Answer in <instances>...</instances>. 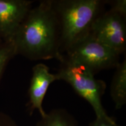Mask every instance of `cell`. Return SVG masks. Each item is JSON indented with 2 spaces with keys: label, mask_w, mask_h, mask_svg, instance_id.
I'll use <instances>...</instances> for the list:
<instances>
[{
  "label": "cell",
  "mask_w": 126,
  "mask_h": 126,
  "mask_svg": "<svg viewBox=\"0 0 126 126\" xmlns=\"http://www.w3.org/2000/svg\"><path fill=\"white\" fill-rule=\"evenodd\" d=\"M12 42L16 55L31 60L61 61L60 26L53 1H41L30 9Z\"/></svg>",
  "instance_id": "6da1fadb"
},
{
  "label": "cell",
  "mask_w": 126,
  "mask_h": 126,
  "mask_svg": "<svg viewBox=\"0 0 126 126\" xmlns=\"http://www.w3.org/2000/svg\"><path fill=\"white\" fill-rule=\"evenodd\" d=\"M106 3L100 0L53 1L60 26L62 56L72 46L90 34L92 25Z\"/></svg>",
  "instance_id": "7a4b0ae2"
},
{
  "label": "cell",
  "mask_w": 126,
  "mask_h": 126,
  "mask_svg": "<svg viewBox=\"0 0 126 126\" xmlns=\"http://www.w3.org/2000/svg\"><path fill=\"white\" fill-rule=\"evenodd\" d=\"M57 74L59 80L70 85L77 94L90 104L96 117L108 116L102 103L106 84L94 78V74L85 66L63 61Z\"/></svg>",
  "instance_id": "3957f363"
},
{
  "label": "cell",
  "mask_w": 126,
  "mask_h": 126,
  "mask_svg": "<svg viewBox=\"0 0 126 126\" xmlns=\"http://www.w3.org/2000/svg\"><path fill=\"white\" fill-rule=\"evenodd\" d=\"M120 56L89 34L66 50L60 62L81 64L95 74L101 70L116 68L120 63Z\"/></svg>",
  "instance_id": "277c9868"
},
{
  "label": "cell",
  "mask_w": 126,
  "mask_h": 126,
  "mask_svg": "<svg viewBox=\"0 0 126 126\" xmlns=\"http://www.w3.org/2000/svg\"><path fill=\"white\" fill-rule=\"evenodd\" d=\"M90 34L121 55L126 48V17L111 9L102 12L94 22Z\"/></svg>",
  "instance_id": "5b68a950"
},
{
  "label": "cell",
  "mask_w": 126,
  "mask_h": 126,
  "mask_svg": "<svg viewBox=\"0 0 126 126\" xmlns=\"http://www.w3.org/2000/svg\"><path fill=\"white\" fill-rule=\"evenodd\" d=\"M32 4L29 0H0V39L12 41Z\"/></svg>",
  "instance_id": "8992f818"
},
{
  "label": "cell",
  "mask_w": 126,
  "mask_h": 126,
  "mask_svg": "<svg viewBox=\"0 0 126 126\" xmlns=\"http://www.w3.org/2000/svg\"><path fill=\"white\" fill-rule=\"evenodd\" d=\"M57 80H59L57 74L51 73L49 68L45 64L39 63L33 67L28 91V107L30 114H32L34 110H38L41 117L45 116L46 112L43 108L44 98L50 84Z\"/></svg>",
  "instance_id": "52a82bcc"
},
{
  "label": "cell",
  "mask_w": 126,
  "mask_h": 126,
  "mask_svg": "<svg viewBox=\"0 0 126 126\" xmlns=\"http://www.w3.org/2000/svg\"><path fill=\"white\" fill-rule=\"evenodd\" d=\"M111 85L110 96L116 109H120L126 103V60L115 68Z\"/></svg>",
  "instance_id": "ba28073f"
},
{
  "label": "cell",
  "mask_w": 126,
  "mask_h": 126,
  "mask_svg": "<svg viewBox=\"0 0 126 126\" xmlns=\"http://www.w3.org/2000/svg\"><path fill=\"white\" fill-rule=\"evenodd\" d=\"M36 126H78L74 117L64 109H54L41 117Z\"/></svg>",
  "instance_id": "9c48e42d"
},
{
  "label": "cell",
  "mask_w": 126,
  "mask_h": 126,
  "mask_svg": "<svg viewBox=\"0 0 126 126\" xmlns=\"http://www.w3.org/2000/svg\"><path fill=\"white\" fill-rule=\"evenodd\" d=\"M16 55L13 42L0 39V81L9 61Z\"/></svg>",
  "instance_id": "30bf717a"
},
{
  "label": "cell",
  "mask_w": 126,
  "mask_h": 126,
  "mask_svg": "<svg viewBox=\"0 0 126 126\" xmlns=\"http://www.w3.org/2000/svg\"><path fill=\"white\" fill-rule=\"evenodd\" d=\"M89 126H120L117 123L114 119L107 116L106 117H96Z\"/></svg>",
  "instance_id": "8fae6325"
},
{
  "label": "cell",
  "mask_w": 126,
  "mask_h": 126,
  "mask_svg": "<svg viewBox=\"0 0 126 126\" xmlns=\"http://www.w3.org/2000/svg\"><path fill=\"white\" fill-rule=\"evenodd\" d=\"M110 9L120 15L126 16V0H116L110 1Z\"/></svg>",
  "instance_id": "7c38bea8"
},
{
  "label": "cell",
  "mask_w": 126,
  "mask_h": 126,
  "mask_svg": "<svg viewBox=\"0 0 126 126\" xmlns=\"http://www.w3.org/2000/svg\"><path fill=\"white\" fill-rule=\"evenodd\" d=\"M0 126H18L10 116L4 113H0Z\"/></svg>",
  "instance_id": "4fadbf2b"
}]
</instances>
